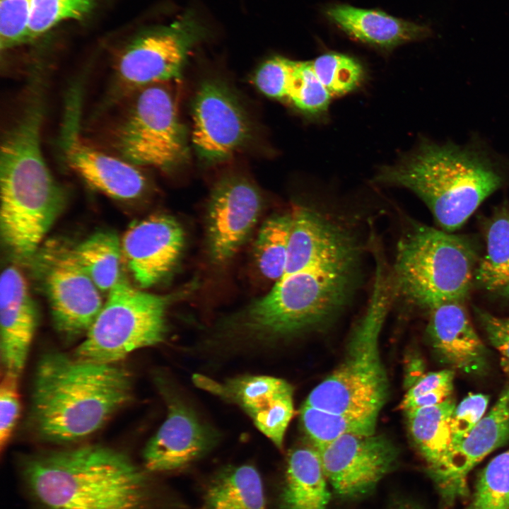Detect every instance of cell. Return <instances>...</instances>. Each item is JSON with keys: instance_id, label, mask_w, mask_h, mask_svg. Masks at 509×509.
<instances>
[{"instance_id": "cell-5", "label": "cell", "mask_w": 509, "mask_h": 509, "mask_svg": "<svg viewBox=\"0 0 509 509\" xmlns=\"http://www.w3.org/2000/svg\"><path fill=\"white\" fill-rule=\"evenodd\" d=\"M42 119L40 106L27 105L1 144V235L19 259L36 252L64 202L63 190L42 155Z\"/></svg>"}, {"instance_id": "cell-3", "label": "cell", "mask_w": 509, "mask_h": 509, "mask_svg": "<svg viewBox=\"0 0 509 509\" xmlns=\"http://www.w3.org/2000/svg\"><path fill=\"white\" fill-rule=\"evenodd\" d=\"M130 374L105 363L50 352L34 378L30 423L42 440L69 443L98 431L131 397Z\"/></svg>"}, {"instance_id": "cell-32", "label": "cell", "mask_w": 509, "mask_h": 509, "mask_svg": "<svg viewBox=\"0 0 509 509\" xmlns=\"http://www.w3.org/2000/svg\"><path fill=\"white\" fill-rule=\"evenodd\" d=\"M332 98L310 61H296L288 100L301 112L318 116L327 112Z\"/></svg>"}, {"instance_id": "cell-23", "label": "cell", "mask_w": 509, "mask_h": 509, "mask_svg": "<svg viewBox=\"0 0 509 509\" xmlns=\"http://www.w3.org/2000/svg\"><path fill=\"white\" fill-rule=\"evenodd\" d=\"M452 397L435 405L405 411L413 443L426 463L436 486L440 483L452 442L451 417L455 408Z\"/></svg>"}, {"instance_id": "cell-35", "label": "cell", "mask_w": 509, "mask_h": 509, "mask_svg": "<svg viewBox=\"0 0 509 509\" xmlns=\"http://www.w3.org/2000/svg\"><path fill=\"white\" fill-rule=\"evenodd\" d=\"M296 61L282 56L267 59L257 69L254 82L264 95L288 100Z\"/></svg>"}, {"instance_id": "cell-10", "label": "cell", "mask_w": 509, "mask_h": 509, "mask_svg": "<svg viewBox=\"0 0 509 509\" xmlns=\"http://www.w3.org/2000/svg\"><path fill=\"white\" fill-rule=\"evenodd\" d=\"M210 35L198 13L189 9L168 25L151 28L126 48L117 66L129 88H144L180 76L189 53Z\"/></svg>"}, {"instance_id": "cell-1", "label": "cell", "mask_w": 509, "mask_h": 509, "mask_svg": "<svg viewBox=\"0 0 509 509\" xmlns=\"http://www.w3.org/2000/svg\"><path fill=\"white\" fill-rule=\"evenodd\" d=\"M293 216L283 272L245 314V329L259 337L288 336L327 321L356 286L361 254L352 234L306 207Z\"/></svg>"}, {"instance_id": "cell-30", "label": "cell", "mask_w": 509, "mask_h": 509, "mask_svg": "<svg viewBox=\"0 0 509 509\" xmlns=\"http://www.w3.org/2000/svg\"><path fill=\"white\" fill-rule=\"evenodd\" d=\"M465 509H509V449L495 457L479 474Z\"/></svg>"}, {"instance_id": "cell-22", "label": "cell", "mask_w": 509, "mask_h": 509, "mask_svg": "<svg viewBox=\"0 0 509 509\" xmlns=\"http://www.w3.org/2000/svg\"><path fill=\"white\" fill-rule=\"evenodd\" d=\"M327 18L350 37L389 51L401 45L429 37L431 29L385 12L334 4L324 11Z\"/></svg>"}, {"instance_id": "cell-20", "label": "cell", "mask_w": 509, "mask_h": 509, "mask_svg": "<svg viewBox=\"0 0 509 509\" xmlns=\"http://www.w3.org/2000/svg\"><path fill=\"white\" fill-rule=\"evenodd\" d=\"M1 360L5 373L19 376L37 325V312L27 282L14 267L0 280Z\"/></svg>"}, {"instance_id": "cell-29", "label": "cell", "mask_w": 509, "mask_h": 509, "mask_svg": "<svg viewBox=\"0 0 509 509\" xmlns=\"http://www.w3.org/2000/svg\"><path fill=\"white\" fill-rule=\"evenodd\" d=\"M300 421L314 447L349 433H374L377 420L336 413L303 404Z\"/></svg>"}, {"instance_id": "cell-18", "label": "cell", "mask_w": 509, "mask_h": 509, "mask_svg": "<svg viewBox=\"0 0 509 509\" xmlns=\"http://www.w3.org/2000/svg\"><path fill=\"white\" fill-rule=\"evenodd\" d=\"M203 387L238 404L257 428L282 449L285 432L293 415V388L284 380L246 376L221 385L197 375Z\"/></svg>"}, {"instance_id": "cell-13", "label": "cell", "mask_w": 509, "mask_h": 509, "mask_svg": "<svg viewBox=\"0 0 509 509\" xmlns=\"http://www.w3.org/2000/svg\"><path fill=\"white\" fill-rule=\"evenodd\" d=\"M315 447L327 480L345 498L371 491L394 468L399 455L387 438L375 433L345 434Z\"/></svg>"}, {"instance_id": "cell-21", "label": "cell", "mask_w": 509, "mask_h": 509, "mask_svg": "<svg viewBox=\"0 0 509 509\" xmlns=\"http://www.w3.org/2000/svg\"><path fill=\"white\" fill-rule=\"evenodd\" d=\"M429 311L428 334L441 359L466 373L484 371L487 365L486 349L462 303H446Z\"/></svg>"}, {"instance_id": "cell-39", "label": "cell", "mask_w": 509, "mask_h": 509, "mask_svg": "<svg viewBox=\"0 0 509 509\" xmlns=\"http://www.w3.org/2000/svg\"><path fill=\"white\" fill-rule=\"evenodd\" d=\"M455 373L450 369L431 372L420 378L405 394L401 407L414 399L431 392L453 387Z\"/></svg>"}, {"instance_id": "cell-27", "label": "cell", "mask_w": 509, "mask_h": 509, "mask_svg": "<svg viewBox=\"0 0 509 509\" xmlns=\"http://www.w3.org/2000/svg\"><path fill=\"white\" fill-rule=\"evenodd\" d=\"M74 252L100 291L109 292L121 277L122 245L113 232L92 234L76 246Z\"/></svg>"}, {"instance_id": "cell-7", "label": "cell", "mask_w": 509, "mask_h": 509, "mask_svg": "<svg viewBox=\"0 0 509 509\" xmlns=\"http://www.w3.org/2000/svg\"><path fill=\"white\" fill-rule=\"evenodd\" d=\"M475 255L462 238L414 225L397 243L390 278L394 294L433 308L464 299L474 279Z\"/></svg>"}, {"instance_id": "cell-15", "label": "cell", "mask_w": 509, "mask_h": 509, "mask_svg": "<svg viewBox=\"0 0 509 509\" xmlns=\"http://www.w3.org/2000/svg\"><path fill=\"white\" fill-rule=\"evenodd\" d=\"M185 245L180 223L165 214H155L134 221L121 241L122 252L137 284L152 286L170 274Z\"/></svg>"}, {"instance_id": "cell-14", "label": "cell", "mask_w": 509, "mask_h": 509, "mask_svg": "<svg viewBox=\"0 0 509 509\" xmlns=\"http://www.w3.org/2000/svg\"><path fill=\"white\" fill-rule=\"evenodd\" d=\"M192 140L198 155L209 163L224 160L251 134L250 120L232 92L216 81H205L193 105Z\"/></svg>"}, {"instance_id": "cell-19", "label": "cell", "mask_w": 509, "mask_h": 509, "mask_svg": "<svg viewBox=\"0 0 509 509\" xmlns=\"http://www.w3.org/2000/svg\"><path fill=\"white\" fill-rule=\"evenodd\" d=\"M168 416L144 450L145 469L151 473L182 469L204 456L217 435L177 398L169 400Z\"/></svg>"}, {"instance_id": "cell-26", "label": "cell", "mask_w": 509, "mask_h": 509, "mask_svg": "<svg viewBox=\"0 0 509 509\" xmlns=\"http://www.w3.org/2000/svg\"><path fill=\"white\" fill-rule=\"evenodd\" d=\"M486 291L509 298V214L502 212L489 225L486 252L474 273Z\"/></svg>"}, {"instance_id": "cell-24", "label": "cell", "mask_w": 509, "mask_h": 509, "mask_svg": "<svg viewBox=\"0 0 509 509\" xmlns=\"http://www.w3.org/2000/svg\"><path fill=\"white\" fill-rule=\"evenodd\" d=\"M320 455L313 447L292 450L279 496L281 509H327L330 499Z\"/></svg>"}, {"instance_id": "cell-40", "label": "cell", "mask_w": 509, "mask_h": 509, "mask_svg": "<svg viewBox=\"0 0 509 509\" xmlns=\"http://www.w3.org/2000/svg\"><path fill=\"white\" fill-rule=\"evenodd\" d=\"M392 509H420L413 503H400L396 504Z\"/></svg>"}, {"instance_id": "cell-6", "label": "cell", "mask_w": 509, "mask_h": 509, "mask_svg": "<svg viewBox=\"0 0 509 509\" xmlns=\"http://www.w3.org/2000/svg\"><path fill=\"white\" fill-rule=\"evenodd\" d=\"M374 249V281L366 310L351 332L343 361L310 392L304 404L377 420L388 395L379 340L394 291L379 248Z\"/></svg>"}, {"instance_id": "cell-17", "label": "cell", "mask_w": 509, "mask_h": 509, "mask_svg": "<svg viewBox=\"0 0 509 509\" xmlns=\"http://www.w3.org/2000/svg\"><path fill=\"white\" fill-rule=\"evenodd\" d=\"M509 440V386L501 391L486 415L447 452L445 472L437 486L441 502L450 507L469 496V472L492 451Z\"/></svg>"}, {"instance_id": "cell-33", "label": "cell", "mask_w": 509, "mask_h": 509, "mask_svg": "<svg viewBox=\"0 0 509 509\" xmlns=\"http://www.w3.org/2000/svg\"><path fill=\"white\" fill-rule=\"evenodd\" d=\"M95 3V0H33L28 42L63 21L83 19Z\"/></svg>"}, {"instance_id": "cell-31", "label": "cell", "mask_w": 509, "mask_h": 509, "mask_svg": "<svg viewBox=\"0 0 509 509\" xmlns=\"http://www.w3.org/2000/svg\"><path fill=\"white\" fill-rule=\"evenodd\" d=\"M310 63L332 97L341 96L353 91L363 78L361 64L355 58L341 53L327 52Z\"/></svg>"}, {"instance_id": "cell-16", "label": "cell", "mask_w": 509, "mask_h": 509, "mask_svg": "<svg viewBox=\"0 0 509 509\" xmlns=\"http://www.w3.org/2000/svg\"><path fill=\"white\" fill-rule=\"evenodd\" d=\"M262 207L257 189L243 177L222 180L209 200L207 228L212 260L221 264L240 249L256 223Z\"/></svg>"}, {"instance_id": "cell-11", "label": "cell", "mask_w": 509, "mask_h": 509, "mask_svg": "<svg viewBox=\"0 0 509 509\" xmlns=\"http://www.w3.org/2000/svg\"><path fill=\"white\" fill-rule=\"evenodd\" d=\"M39 270L57 329L69 339L88 332L103 308L99 289L65 243H48Z\"/></svg>"}, {"instance_id": "cell-37", "label": "cell", "mask_w": 509, "mask_h": 509, "mask_svg": "<svg viewBox=\"0 0 509 509\" xmlns=\"http://www.w3.org/2000/svg\"><path fill=\"white\" fill-rule=\"evenodd\" d=\"M18 376L4 373L0 388V447L8 443L20 414Z\"/></svg>"}, {"instance_id": "cell-36", "label": "cell", "mask_w": 509, "mask_h": 509, "mask_svg": "<svg viewBox=\"0 0 509 509\" xmlns=\"http://www.w3.org/2000/svg\"><path fill=\"white\" fill-rule=\"evenodd\" d=\"M488 401L486 394L471 393L455 406L450 422L451 445L465 437L484 417Z\"/></svg>"}, {"instance_id": "cell-9", "label": "cell", "mask_w": 509, "mask_h": 509, "mask_svg": "<svg viewBox=\"0 0 509 509\" xmlns=\"http://www.w3.org/2000/svg\"><path fill=\"white\" fill-rule=\"evenodd\" d=\"M114 141L122 158L135 165L168 170L184 161L187 140L171 93L158 84L142 88Z\"/></svg>"}, {"instance_id": "cell-8", "label": "cell", "mask_w": 509, "mask_h": 509, "mask_svg": "<svg viewBox=\"0 0 509 509\" xmlns=\"http://www.w3.org/2000/svg\"><path fill=\"white\" fill-rule=\"evenodd\" d=\"M171 300L136 288L121 276L75 356L114 363L135 350L160 343L166 332L165 313Z\"/></svg>"}, {"instance_id": "cell-12", "label": "cell", "mask_w": 509, "mask_h": 509, "mask_svg": "<svg viewBox=\"0 0 509 509\" xmlns=\"http://www.w3.org/2000/svg\"><path fill=\"white\" fill-rule=\"evenodd\" d=\"M78 87L66 95L59 143L67 165L88 185L112 198L134 199L142 194L146 178L136 165L91 146L81 136V97Z\"/></svg>"}, {"instance_id": "cell-2", "label": "cell", "mask_w": 509, "mask_h": 509, "mask_svg": "<svg viewBox=\"0 0 509 509\" xmlns=\"http://www.w3.org/2000/svg\"><path fill=\"white\" fill-rule=\"evenodd\" d=\"M152 474L100 445L34 455L21 466L23 486L38 509H182Z\"/></svg>"}, {"instance_id": "cell-25", "label": "cell", "mask_w": 509, "mask_h": 509, "mask_svg": "<svg viewBox=\"0 0 509 509\" xmlns=\"http://www.w3.org/2000/svg\"><path fill=\"white\" fill-rule=\"evenodd\" d=\"M201 509H269L259 472L251 464L221 469L204 488Z\"/></svg>"}, {"instance_id": "cell-38", "label": "cell", "mask_w": 509, "mask_h": 509, "mask_svg": "<svg viewBox=\"0 0 509 509\" xmlns=\"http://www.w3.org/2000/svg\"><path fill=\"white\" fill-rule=\"evenodd\" d=\"M476 312L488 341L500 354L503 371L509 377V317H497L479 309Z\"/></svg>"}, {"instance_id": "cell-28", "label": "cell", "mask_w": 509, "mask_h": 509, "mask_svg": "<svg viewBox=\"0 0 509 509\" xmlns=\"http://www.w3.org/2000/svg\"><path fill=\"white\" fill-rule=\"evenodd\" d=\"M293 221V213L276 215L259 230L255 258L260 273L269 280L276 281L283 272Z\"/></svg>"}, {"instance_id": "cell-34", "label": "cell", "mask_w": 509, "mask_h": 509, "mask_svg": "<svg viewBox=\"0 0 509 509\" xmlns=\"http://www.w3.org/2000/svg\"><path fill=\"white\" fill-rule=\"evenodd\" d=\"M33 0H0V45L8 49L28 42Z\"/></svg>"}, {"instance_id": "cell-4", "label": "cell", "mask_w": 509, "mask_h": 509, "mask_svg": "<svg viewBox=\"0 0 509 509\" xmlns=\"http://www.w3.org/2000/svg\"><path fill=\"white\" fill-rule=\"evenodd\" d=\"M504 164L481 141L459 145L423 139L399 163L380 170L375 181L414 192L450 232L503 185Z\"/></svg>"}]
</instances>
